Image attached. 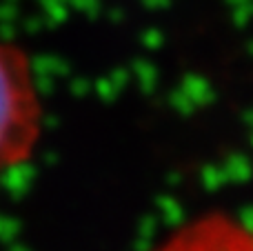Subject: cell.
I'll return each mask as SVG.
<instances>
[{
	"label": "cell",
	"mask_w": 253,
	"mask_h": 251,
	"mask_svg": "<svg viewBox=\"0 0 253 251\" xmlns=\"http://www.w3.org/2000/svg\"><path fill=\"white\" fill-rule=\"evenodd\" d=\"M42 133V98L31 58L0 36V180L36 154Z\"/></svg>",
	"instance_id": "1"
}]
</instances>
